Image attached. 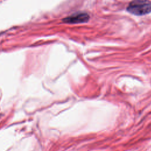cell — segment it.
Masks as SVG:
<instances>
[{
	"mask_svg": "<svg viewBox=\"0 0 151 151\" xmlns=\"http://www.w3.org/2000/svg\"><path fill=\"white\" fill-rule=\"evenodd\" d=\"M127 10L135 15H144L151 12V2L149 0H133L129 4Z\"/></svg>",
	"mask_w": 151,
	"mask_h": 151,
	"instance_id": "1",
	"label": "cell"
},
{
	"mask_svg": "<svg viewBox=\"0 0 151 151\" xmlns=\"http://www.w3.org/2000/svg\"><path fill=\"white\" fill-rule=\"evenodd\" d=\"M89 19L90 17L86 13H77L64 18L63 21L68 24H78L86 22Z\"/></svg>",
	"mask_w": 151,
	"mask_h": 151,
	"instance_id": "2",
	"label": "cell"
}]
</instances>
